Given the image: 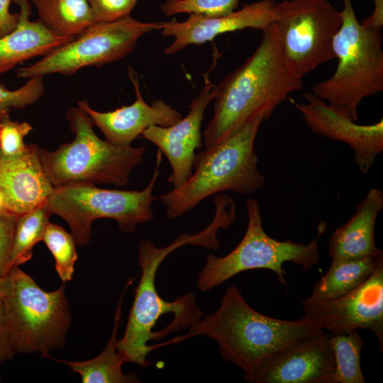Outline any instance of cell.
I'll return each mask as SVG.
<instances>
[{"label": "cell", "mask_w": 383, "mask_h": 383, "mask_svg": "<svg viewBox=\"0 0 383 383\" xmlns=\"http://www.w3.org/2000/svg\"><path fill=\"white\" fill-rule=\"evenodd\" d=\"M7 276L9 287L2 304L16 353L48 357L50 351L65 345L71 326L65 283L45 291L19 266L13 267Z\"/></svg>", "instance_id": "cell-8"}, {"label": "cell", "mask_w": 383, "mask_h": 383, "mask_svg": "<svg viewBox=\"0 0 383 383\" xmlns=\"http://www.w3.org/2000/svg\"><path fill=\"white\" fill-rule=\"evenodd\" d=\"M128 77L135 93V101L114 111L99 112L93 109L87 101L77 102L111 144L128 147L150 126L167 127L182 118L181 113L162 99L154 101L150 105L145 102L140 89L138 77L135 70L128 68Z\"/></svg>", "instance_id": "cell-16"}, {"label": "cell", "mask_w": 383, "mask_h": 383, "mask_svg": "<svg viewBox=\"0 0 383 383\" xmlns=\"http://www.w3.org/2000/svg\"><path fill=\"white\" fill-rule=\"evenodd\" d=\"M42 241L55 258V270L60 279L64 283L70 281L78 259L76 243L71 233L62 226L49 222Z\"/></svg>", "instance_id": "cell-26"}, {"label": "cell", "mask_w": 383, "mask_h": 383, "mask_svg": "<svg viewBox=\"0 0 383 383\" xmlns=\"http://www.w3.org/2000/svg\"><path fill=\"white\" fill-rule=\"evenodd\" d=\"M330 342L335 360L333 383H365L360 366L364 340L358 330L330 335Z\"/></svg>", "instance_id": "cell-25"}, {"label": "cell", "mask_w": 383, "mask_h": 383, "mask_svg": "<svg viewBox=\"0 0 383 383\" xmlns=\"http://www.w3.org/2000/svg\"><path fill=\"white\" fill-rule=\"evenodd\" d=\"M161 27L162 23L141 22L130 16L112 22L93 23L41 60L18 69L17 76L70 75L85 67H100L119 60L133 50L140 37Z\"/></svg>", "instance_id": "cell-11"}, {"label": "cell", "mask_w": 383, "mask_h": 383, "mask_svg": "<svg viewBox=\"0 0 383 383\" xmlns=\"http://www.w3.org/2000/svg\"><path fill=\"white\" fill-rule=\"evenodd\" d=\"M306 103L292 100L309 128L316 134L342 141L354 150V162L367 174L383 152V120L370 125L356 123L312 93L306 92Z\"/></svg>", "instance_id": "cell-13"}, {"label": "cell", "mask_w": 383, "mask_h": 383, "mask_svg": "<svg viewBox=\"0 0 383 383\" xmlns=\"http://www.w3.org/2000/svg\"><path fill=\"white\" fill-rule=\"evenodd\" d=\"M18 6L16 28L0 38V76L17 65L38 56H45L74 38L60 37L50 31L39 20H30L29 0H13Z\"/></svg>", "instance_id": "cell-20"}, {"label": "cell", "mask_w": 383, "mask_h": 383, "mask_svg": "<svg viewBox=\"0 0 383 383\" xmlns=\"http://www.w3.org/2000/svg\"><path fill=\"white\" fill-rule=\"evenodd\" d=\"M208 72L204 74V85L194 98L184 118L172 126H151L143 137L152 143L169 161L172 172L167 179L174 188L181 186L193 172L195 150L201 146V123L205 110L213 97L216 87L210 81Z\"/></svg>", "instance_id": "cell-14"}, {"label": "cell", "mask_w": 383, "mask_h": 383, "mask_svg": "<svg viewBox=\"0 0 383 383\" xmlns=\"http://www.w3.org/2000/svg\"><path fill=\"white\" fill-rule=\"evenodd\" d=\"M284 57L301 79L335 58L333 41L341 13L328 0H285L274 5Z\"/></svg>", "instance_id": "cell-10"}, {"label": "cell", "mask_w": 383, "mask_h": 383, "mask_svg": "<svg viewBox=\"0 0 383 383\" xmlns=\"http://www.w3.org/2000/svg\"><path fill=\"white\" fill-rule=\"evenodd\" d=\"M335 360L330 335L299 340L270 360L252 383H333Z\"/></svg>", "instance_id": "cell-15"}, {"label": "cell", "mask_w": 383, "mask_h": 383, "mask_svg": "<svg viewBox=\"0 0 383 383\" xmlns=\"http://www.w3.org/2000/svg\"><path fill=\"white\" fill-rule=\"evenodd\" d=\"M18 215L9 210L0 212V277L11 270L13 239Z\"/></svg>", "instance_id": "cell-31"}, {"label": "cell", "mask_w": 383, "mask_h": 383, "mask_svg": "<svg viewBox=\"0 0 383 383\" xmlns=\"http://www.w3.org/2000/svg\"><path fill=\"white\" fill-rule=\"evenodd\" d=\"M27 122H18L6 118L0 121V152L6 156L22 154L27 148L24 138L32 131Z\"/></svg>", "instance_id": "cell-29"}, {"label": "cell", "mask_w": 383, "mask_h": 383, "mask_svg": "<svg viewBox=\"0 0 383 383\" xmlns=\"http://www.w3.org/2000/svg\"><path fill=\"white\" fill-rule=\"evenodd\" d=\"M9 287V278L7 274L0 277V301H2Z\"/></svg>", "instance_id": "cell-35"}, {"label": "cell", "mask_w": 383, "mask_h": 383, "mask_svg": "<svg viewBox=\"0 0 383 383\" xmlns=\"http://www.w3.org/2000/svg\"><path fill=\"white\" fill-rule=\"evenodd\" d=\"M374 7L371 16L361 24L365 27L382 28L383 26V0H373Z\"/></svg>", "instance_id": "cell-34"}, {"label": "cell", "mask_w": 383, "mask_h": 383, "mask_svg": "<svg viewBox=\"0 0 383 383\" xmlns=\"http://www.w3.org/2000/svg\"><path fill=\"white\" fill-rule=\"evenodd\" d=\"M51 213L43 205L18 215L13 239L10 267L20 266L33 257V248L42 241Z\"/></svg>", "instance_id": "cell-24"}, {"label": "cell", "mask_w": 383, "mask_h": 383, "mask_svg": "<svg viewBox=\"0 0 383 383\" xmlns=\"http://www.w3.org/2000/svg\"><path fill=\"white\" fill-rule=\"evenodd\" d=\"M239 0H167L161 10L167 16L186 13L216 18L233 12Z\"/></svg>", "instance_id": "cell-27"}, {"label": "cell", "mask_w": 383, "mask_h": 383, "mask_svg": "<svg viewBox=\"0 0 383 383\" xmlns=\"http://www.w3.org/2000/svg\"><path fill=\"white\" fill-rule=\"evenodd\" d=\"M12 0H0V38L13 31L18 23V13L9 11Z\"/></svg>", "instance_id": "cell-33"}, {"label": "cell", "mask_w": 383, "mask_h": 383, "mask_svg": "<svg viewBox=\"0 0 383 383\" xmlns=\"http://www.w3.org/2000/svg\"><path fill=\"white\" fill-rule=\"evenodd\" d=\"M383 209V192L377 188L368 191L356 206V211L344 225L336 228L329 240L332 259H354L383 255L376 244L374 228Z\"/></svg>", "instance_id": "cell-19"}, {"label": "cell", "mask_w": 383, "mask_h": 383, "mask_svg": "<svg viewBox=\"0 0 383 383\" xmlns=\"http://www.w3.org/2000/svg\"><path fill=\"white\" fill-rule=\"evenodd\" d=\"M39 148L27 144L16 156L0 152V192L7 209L18 215L43 205L53 189L44 173Z\"/></svg>", "instance_id": "cell-18"}, {"label": "cell", "mask_w": 383, "mask_h": 383, "mask_svg": "<svg viewBox=\"0 0 383 383\" xmlns=\"http://www.w3.org/2000/svg\"><path fill=\"white\" fill-rule=\"evenodd\" d=\"M222 228L220 221L213 218L211 223L197 234H181L169 245L157 248L149 240L140 242L138 262L141 269L139 283L131 309L123 338L118 340V353L123 363L131 362L146 367L150 362L148 355L159 348L148 342L169 335L166 328L153 331L158 319L166 313H172L173 321L167 326L171 333L189 329L204 315L197 304L193 293L178 296L167 301L158 294L155 277L166 257L179 247L189 244L218 250L221 243L216 237Z\"/></svg>", "instance_id": "cell-3"}, {"label": "cell", "mask_w": 383, "mask_h": 383, "mask_svg": "<svg viewBox=\"0 0 383 383\" xmlns=\"http://www.w3.org/2000/svg\"><path fill=\"white\" fill-rule=\"evenodd\" d=\"M265 115L258 114L213 148L196 154L190 177L157 198L168 219L187 213L206 198L226 191L248 195L262 189L255 138Z\"/></svg>", "instance_id": "cell-4"}, {"label": "cell", "mask_w": 383, "mask_h": 383, "mask_svg": "<svg viewBox=\"0 0 383 383\" xmlns=\"http://www.w3.org/2000/svg\"><path fill=\"white\" fill-rule=\"evenodd\" d=\"M134 279L128 280L118 301L115 315L114 326L111 337L102 352L96 357L85 361L55 360L67 365L72 371L78 373L83 383H134L139 382L135 373L125 374L124 364L118 353L117 338L119 321L122 314L123 296Z\"/></svg>", "instance_id": "cell-21"}, {"label": "cell", "mask_w": 383, "mask_h": 383, "mask_svg": "<svg viewBox=\"0 0 383 383\" xmlns=\"http://www.w3.org/2000/svg\"><path fill=\"white\" fill-rule=\"evenodd\" d=\"M0 382H1V377H0Z\"/></svg>", "instance_id": "cell-37"}, {"label": "cell", "mask_w": 383, "mask_h": 383, "mask_svg": "<svg viewBox=\"0 0 383 383\" xmlns=\"http://www.w3.org/2000/svg\"><path fill=\"white\" fill-rule=\"evenodd\" d=\"M275 4L274 0H262L243 4L240 9L220 17L189 14L184 21L173 19L162 23L161 34L174 38L165 52L174 54L187 45L204 44L218 35L248 28L262 31L274 21Z\"/></svg>", "instance_id": "cell-17"}, {"label": "cell", "mask_w": 383, "mask_h": 383, "mask_svg": "<svg viewBox=\"0 0 383 383\" xmlns=\"http://www.w3.org/2000/svg\"><path fill=\"white\" fill-rule=\"evenodd\" d=\"M138 0H87L94 23H109L130 16Z\"/></svg>", "instance_id": "cell-30"}, {"label": "cell", "mask_w": 383, "mask_h": 383, "mask_svg": "<svg viewBox=\"0 0 383 383\" xmlns=\"http://www.w3.org/2000/svg\"><path fill=\"white\" fill-rule=\"evenodd\" d=\"M322 331L304 316L285 321L260 313L248 304L238 288L231 285L214 313L204 315L186 335L167 343L177 344L196 335L209 337L217 343L221 357L243 370L245 380L252 383L278 354Z\"/></svg>", "instance_id": "cell-2"}, {"label": "cell", "mask_w": 383, "mask_h": 383, "mask_svg": "<svg viewBox=\"0 0 383 383\" xmlns=\"http://www.w3.org/2000/svg\"><path fill=\"white\" fill-rule=\"evenodd\" d=\"M342 24L333 41L338 65L333 75L318 82L312 94L353 121L365 97L383 91L382 28L357 21L352 0H343Z\"/></svg>", "instance_id": "cell-5"}, {"label": "cell", "mask_w": 383, "mask_h": 383, "mask_svg": "<svg viewBox=\"0 0 383 383\" xmlns=\"http://www.w3.org/2000/svg\"><path fill=\"white\" fill-rule=\"evenodd\" d=\"M12 346L2 301H0V363L13 358Z\"/></svg>", "instance_id": "cell-32"}, {"label": "cell", "mask_w": 383, "mask_h": 383, "mask_svg": "<svg viewBox=\"0 0 383 383\" xmlns=\"http://www.w3.org/2000/svg\"><path fill=\"white\" fill-rule=\"evenodd\" d=\"M255 52L213 89V114L203 132L206 150L262 113L267 119L289 95L303 87L287 63L274 23L265 28Z\"/></svg>", "instance_id": "cell-1"}, {"label": "cell", "mask_w": 383, "mask_h": 383, "mask_svg": "<svg viewBox=\"0 0 383 383\" xmlns=\"http://www.w3.org/2000/svg\"><path fill=\"white\" fill-rule=\"evenodd\" d=\"M383 260V255L354 259H332L327 272L313 287L311 299L333 300L361 284Z\"/></svg>", "instance_id": "cell-22"}, {"label": "cell", "mask_w": 383, "mask_h": 383, "mask_svg": "<svg viewBox=\"0 0 383 383\" xmlns=\"http://www.w3.org/2000/svg\"><path fill=\"white\" fill-rule=\"evenodd\" d=\"M8 210L3 195L0 192V212Z\"/></svg>", "instance_id": "cell-36"}, {"label": "cell", "mask_w": 383, "mask_h": 383, "mask_svg": "<svg viewBox=\"0 0 383 383\" xmlns=\"http://www.w3.org/2000/svg\"><path fill=\"white\" fill-rule=\"evenodd\" d=\"M304 316L334 335L359 329L372 331L383 348V260L358 287L333 300L309 297L301 303Z\"/></svg>", "instance_id": "cell-12"}, {"label": "cell", "mask_w": 383, "mask_h": 383, "mask_svg": "<svg viewBox=\"0 0 383 383\" xmlns=\"http://www.w3.org/2000/svg\"><path fill=\"white\" fill-rule=\"evenodd\" d=\"M38 20L52 33L75 38L94 23L87 0H29Z\"/></svg>", "instance_id": "cell-23"}, {"label": "cell", "mask_w": 383, "mask_h": 383, "mask_svg": "<svg viewBox=\"0 0 383 383\" xmlns=\"http://www.w3.org/2000/svg\"><path fill=\"white\" fill-rule=\"evenodd\" d=\"M246 210L248 223L243 239L225 256L211 253L206 257V265L197 278L196 287L200 291H210L240 272L256 269L274 272L278 282L287 286L284 262L301 265L304 271L318 263V240L326 231L325 222L319 223L316 237L307 244L291 240L279 241L265 233L257 199H247Z\"/></svg>", "instance_id": "cell-9"}, {"label": "cell", "mask_w": 383, "mask_h": 383, "mask_svg": "<svg viewBox=\"0 0 383 383\" xmlns=\"http://www.w3.org/2000/svg\"><path fill=\"white\" fill-rule=\"evenodd\" d=\"M162 152L148 185L141 191L101 189L90 183H68L53 189L43 206L65 221L76 245L84 246L91 239V225L99 218L116 221L121 232L131 233L139 224L154 218L152 195L160 174Z\"/></svg>", "instance_id": "cell-7"}, {"label": "cell", "mask_w": 383, "mask_h": 383, "mask_svg": "<svg viewBox=\"0 0 383 383\" xmlns=\"http://www.w3.org/2000/svg\"><path fill=\"white\" fill-rule=\"evenodd\" d=\"M45 91L43 76H35L21 87L9 90L0 85V121L9 118L12 109H23L33 104L43 96Z\"/></svg>", "instance_id": "cell-28"}, {"label": "cell", "mask_w": 383, "mask_h": 383, "mask_svg": "<svg viewBox=\"0 0 383 383\" xmlns=\"http://www.w3.org/2000/svg\"><path fill=\"white\" fill-rule=\"evenodd\" d=\"M67 118L74 140L54 151L39 148L44 173L52 187L68 183L127 185L133 170L143 164L146 148L116 146L101 140L90 117L79 107L70 109Z\"/></svg>", "instance_id": "cell-6"}]
</instances>
